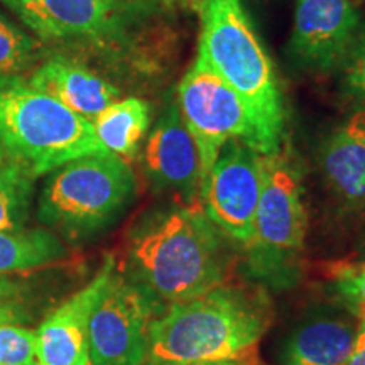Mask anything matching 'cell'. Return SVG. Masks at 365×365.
Returning <instances> with one entry per match:
<instances>
[{
	"label": "cell",
	"instance_id": "obj_17",
	"mask_svg": "<svg viewBox=\"0 0 365 365\" xmlns=\"http://www.w3.org/2000/svg\"><path fill=\"white\" fill-rule=\"evenodd\" d=\"M149 105L140 98H125L108 105L91 124L100 144L108 153L129 163L139 150L140 140L149 129Z\"/></svg>",
	"mask_w": 365,
	"mask_h": 365
},
{
	"label": "cell",
	"instance_id": "obj_2",
	"mask_svg": "<svg viewBox=\"0 0 365 365\" xmlns=\"http://www.w3.org/2000/svg\"><path fill=\"white\" fill-rule=\"evenodd\" d=\"M272 309L261 289L223 284L168 304L149 331L145 365H195L257 349Z\"/></svg>",
	"mask_w": 365,
	"mask_h": 365
},
{
	"label": "cell",
	"instance_id": "obj_6",
	"mask_svg": "<svg viewBox=\"0 0 365 365\" xmlns=\"http://www.w3.org/2000/svg\"><path fill=\"white\" fill-rule=\"evenodd\" d=\"M262 190L249 242V269L272 284L287 282L308 234L301 176L286 150L261 154Z\"/></svg>",
	"mask_w": 365,
	"mask_h": 365
},
{
	"label": "cell",
	"instance_id": "obj_19",
	"mask_svg": "<svg viewBox=\"0 0 365 365\" xmlns=\"http://www.w3.org/2000/svg\"><path fill=\"white\" fill-rule=\"evenodd\" d=\"M34 180L0 164V230H21L29 222Z\"/></svg>",
	"mask_w": 365,
	"mask_h": 365
},
{
	"label": "cell",
	"instance_id": "obj_29",
	"mask_svg": "<svg viewBox=\"0 0 365 365\" xmlns=\"http://www.w3.org/2000/svg\"><path fill=\"white\" fill-rule=\"evenodd\" d=\"M22 365H38L36 362H31V364H22Z\"/></svg>",
	"mask_w": 365,
	"mask_h": 365
},
{
	"label": "cell",
	"instance_id": "obj_16",
	"mask_svg": "<svg viewBox=\"0 0 365 365\" xmlns=\"http://www.w3.org/2000/svg\"><path fill=\"white\" fill-rule=\"evenodd\" d=\"M359 328V318L318 314L296 328L287 352L296 365H345Z\"/></svg>",
	"mask_w": 365,
	"mask_h": 365
},
{
	"label": "cell",
	"instance_id": "obj_23",
	"mask_svg": "<svg viewBox=\"0 0 365 365\" xmlns=\"http://www.w3.org/2000/svg\"><path fill=\"white\" fill-rule=\"evenodd\" d=\"M333 282L360 322H365V261L336 266L333 269Z\"/></svg>",
	"mask_w": 365,
	"mask_h": 365
},
{
	"label": "cell",
	"instance_id": "obj_10",
	"mask_svg": "<svg viewBox=\"0 0 365 365\" xmlns=\"http://www.w3.org/2000/svg\"><path fill=\"white\" fill-rule=\"evenodd\" d=\"M359 24L352 0H296L289 51L303 68L328 71L341 65Z\"/></svg>",
	"mask_w": 365,
	"mask_h": 365
},
{
	"label": "cell",
	"instance_id": "obj_26",
	"mask_svg": "<svg viewBox=\"0 0 365 365\" xmlns=\"http://www.w3.org/2000/svg\"><path fill=\"white\" fill-rule=\"evenodd\" d=\"M345 365H365V322H360L357 339Z\"/></svg>",
	"mask_w": 365,
	"mask_h": 365
},
{
	"label": "cell",
	"instance_id": "obj_20",
	"mask_svg": "<svg viewBox=\"0 0 365 365\" xmlns=\"http://www.w3.org/2000/svg\"><path fill=\"white\" fill-rule=\"evenodd\" d=\"M41 44L0 12V76L22 75L38 61Z\"/></svg>",
	"mask_w": 365,
	"mask_h": 365
},
{
	"label": "cell",
	"instance_id": "obj_15",
	"mask_svg": "<svg viewBox=\"0 0 365 365\" xmlns=\"http://www.w3.org/2000/svg\"><path fill=\"white\" fill-rule=\"evenodd\" d=\"M322 168L333 193L352 208L365 205V108L331 132L322 150Z\"/></svg>",
	"mask_w": 365,
	"mask_h": 365
},
{
	"label": "cell",
	"instance_id": "obj_14",
	"mask_svg": "<svg viewBox=\"0 0 365 365\" xmlns=\"http://www.w3.org/2000/svg\"><path fill=\"white\" fill-rule=\"evenodd\" d=\"M12 12L41 39L78 38L110 26L113 0H27Z\"/></svg>",
	"mask_w": 365,
	"mask_h": 365
},
{
	"label": "cell",
	"instance_id": "obj_27",
	"mask_svg": "<svg viewBox=\"0 0 365 365\" xmlns=\"http://www.w3.org/2000/svg\"><path fill=\"white\" fill-rule=\"evenodd\" d=\"M0 2H4L9 9H11V11H14V9H17L24 2H27V0H0Z\"/></svg>",
	"mask_w": 365,
	"mask_h": 365
},
{
	"label": "cell",
	"instance_id": "obj_5",
	"mask_svg": "<svg viewBox=\"0 0 365 365\" xmlns=\"http://www.w3.org/2000/svg\"><path fill=\"white\" fill-rule=\"evenodd\" d=\"M134 193L129 163L108 150L88 154L49 173L39 195L38 218L66 239H88L110 227Z\"/></svg>",
	"mask_w": 365,
	"mask_h": 365
},
{
	"label": "cell",
	"instance_id": "obj_3",
	"mask_svg": "<svg viewBox=\"0 0 365 365\" xmlns=\"http://www.w3.org/2000/svg\"><path fill=\"white\" fill-rule=\"evenodd\" d=\"M200 16L198 56L247 103L257 125L259 153H277L284 134L281 90L242 0H202Z\"/></svg>",
	"mask_w": 365,
	"mask_h": 365
},
{
	"label": "cell",
	"instance_id": "obj_8",
	"mask_svg": "<svg viewBox=\"0 0 365 365\" xmlns=\"http://www.w3.org/2000/svg\"><path fill=\"white\" fill-rule=\"evenodd\" d=\"M164 309L115 269L90 317L91 365H145L150 325Z\"/></svg>",
	"mask_w": 365,
	"mask_h": 365
},
{
	"label": "cell",
	"instance_id": "obj_13",
	"mask_svg": "<svg viewBox=\"0 0 365 365\" xmlns=\"http://www.w3.org/2000/svg\"><path fill=\"white\" fill-rule=\"evenodd\" d=\"M27 81L90 122L120 97V91L110 81L63 56L46 59Z\"/></svg>",
	"mask_w": 365,
	"mask_h": 365
},
{
	"label": "cell",
	"instance_id": "obj_22",
	"mask_svg": "<svg viewBox=\"0 0 365 365\" xmlns=\"http://www.w3.org/2000/svg\"><path fill=\"white\" fill-rule=\"evenodd\" d=\"M36 362V333L22 325L0 323V365Z\"/></svg>",
	"mask_w": 365,
	"mask_h": 365
},
{
	"label": "cell",
	"instance_id": "obj_25",
	"mask_svg": "<svg viewBox=\"0 0 365 365\" xmlns=\"http://www.w3.org/2000/svg\"><path fill=\"white\" fill-rule=\"evenodd\" d=\"M195 365H264L257 357V349L249 350V352L239 355L234 359H222V360H210V362H200Z\"/></svg>",
	"mask_w": 365,
	"mask_h": 365
},
{
	"label": "cell",
	"instance_id": "obj_9",
	"mask_svg": "<svg viewBox=\"0 0 365 365\" xmlns=\"http://www.w3.org/2000/svg\"><path fill=\"white\" fill-rule=\"evenodd\" d=\"M261 190V154L242 140H230L202 181L200 200L213 225L247 247L254 237Z\"/></svg>",
	"mask_w": 365,
	"mask_h": 365
},
{
	"label": "cell",
	"instance_id": "obj_11",
	"mask_svg": "<svg viewBox=\"0 0 365 365\" xmlns=\"http://www.w3.org/2000/svg\"><path fill=\"white\" fill-rule=\"evenodd\" d=\"M115 271V259L107 255L91 279L43 319L36 330L38 365H91L88 323L95 304Z\"/></svg>",
	"mask_w": 365,
	"mask_h": 365
},
{
	"label": "cell",
	"instance_id": "obj_21",
	"mask_svg": "<svg viewBox=\"0 0 365 365\" xmlns=\"http://www.w3.org/2000/svg\"><path fill=\"white\" fill-rule=\"evenodd\" d=\"M34 296L27 282L0 276V323L24 325L34 314Z\"/></svg>",
	"mask_w": 365,
	"mask_h": 365
},
{
	"label": "cell",
	"instance_id": "obj_24",
	"mask_svg": "<svg viewBox=\"0 0 365 365\" xmlns=\"http://www.w3.org/2000/svg\"><path fill=\"white\" fill-rule=\"evenodd\" d=\"M344 88L350 97L365 100V26L355 34L352 46L346 51L344 61Z\"/></svg>",
	"mask_w": 365,
	"mask_h": 365
},
{
	"label": "cell",
	"instance_id": "obj_12",
	"mask_svg": "<svg viewBox=\"0 0 365 365\" xmlns=\"http://www.w3.org/2000/svg\"><path fill=\"white\" fill-rule=\"evenodd\" d=\"M144 168L158 188L176 193L185 205H195L202 185V164L198 145L176 105L164 110L150 132Z\"/></svg>",
	"mask_w": 365,
	"mask_h": 365
},
{
	"label": "cell",
	"instance_id": "obj_1",
	"mask_svg": "<svg viewBox=\"0 0 365 365\" xmlns=\"http://www.w3.org/2000/svg\"><path fill=\"white\" fill-rule=\"evenodd\" d=\"M122 274L164 307L202 296L227 279L220 232L196 205L158 213L130 235Z\"/></svg>",
	"mask_w": 365,
	"mask_h": 365
},
{
	"label": "cell",
	"instance_id": "obj_18",
	"mask_svg": "<svg viewBox=\"0 0 365 365\" xmlns=\"http://www.w3.org/2000/svg\"><path fill=\"white\" fill-rule=\"evenodd\" d=\"M68 250L56 234L43 228L0 230V276L53 266Z\"/></svg>",
	"mask_w": 365,
	"mask_h": 365
},
{
	"label": "cell",
	"instance_id": "obj_7",
	"mask_svg": "<svg viewBox=\"0 0 365 365\" xmlns=\"http://www.w3.org/2000/svg\"><path fill=\"white\" fill-rule=\"evenodd\" d=\"M178 97L182 120L198 145L202 181L230 140H242L259 153L257 125L247 103L202 56H196L193 66L182 76Z\"/></svg>",
	"mask_w": 365,
	"mask_h": 365
},
{
	"label": "cell",
	"instance_id": "obj_28",
	"mask_svg": "<svg viewBox=\"0 0 365 365\" xmlns=\"http://www.w3.org/2000/svg\"><path fill=\"white\" fill-rule=\"evenodd\" d=\"M362 259L365 261V245H364V249H362Z\"/></svg>",
	"mask_w": 365,
	"mask_h": 365
},
{
	"label": "cell",
	"instance_id": "obj_4",
	"mask_svg": "<svg viewBox=\"0 0 365 365\" xmlns=\"http://www.w3.org/2000/svg\"><path fill=\"white\" fill-rule=\"evenodd\" d=\"M105 150L90 120L22 75L0 76V164L36 181L73 159Z\"/></svg>",
	"mask_w": 365,
	"mask_h": 365
}]
</instances>
